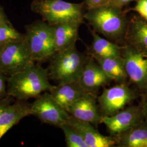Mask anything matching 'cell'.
Returning a JSON list of instances; mask_svg holds the SVG:
<instances>
[{"mask_svg": "<svg viewBox=\"0 0 147 147\" xmlns=\"http://www.w3.org/2000/svg\"><path fill=\"white\" fill-rule=\"evenodd\" d=\"M84 19L93 30L117 44H125V37L129 21L127 11L109 3L87 10Z\"/></svg>", "mask_w": 147, "mask_h": 147, "instance_id": "obj_1", "label": "cell"}, {"mask_svg": "<svg viewBox=\"0 0 147 147\" xmlns=\"http://www.w3.org/2000/svg\"><path fill=\"white\" fill-rule=\"evenodd\" d=\"M47 69L33 63L7 78V93L18 100L37 98L53 87Z\"/></svg>", "mask_w": 147, "mask_h": 147, "instance_id": "obj_2", "label": "cell"}, {"mask_svg": "<svg viewBox=\"0 0 147 147\" xmlns=\"http://www.w3.org/2000/svg\"><path fill=\"white\" fill-rule=\"evenodd\" d=\"M88 58L75 45L55 53L50 59L47 68L50 78L58 84L79 82Z\"/></svg>", "mask_w": 147, "mask_h": 147, "instance_id": "obj_3", "label": "cell"}, {"mask_svg": "<svg viewBox=\"0 0 147 147\" xmlns=\"http://www.w3.org/2000/svg\"><path fill=\"white\" fill-rule=\"evenodd\" d=\"M31 8L51 25L68 22L83 23L86 9L83 2L73 3L63 0H34Z\"/></svg>", "mask_w": 147, "mask_h": 147, "instance_id": "obj_4", "label": "cell"}, {"mask_svg": "<svg viewBox=\"0 0 147 147\" xmlns=\"http://www.w3.org/2000/svg\"><path fill=\"white\" fill-rule=\"evenodd\" d=\"M25 30V40L35 62L50 59L56 53L53 25L38 20L26 26Z\"/></svg>", "mask_w": 147, "mask_h": 147, "instance_id": "obj_5", "label": "cell"}, {"mask_svg": "<svg viewBox=\"0 0 147 147\" xmlns=\"http://www.w3.org/2000/svg\"><path fill=\"white\" fill-rule=\"evenodd\" d=\"M34 63L25 37L21 41L3 45L0 51V71L7 77L20 72Z\"/></svg>", "mask_w": 147, "mask_h": 147, "instance_id": "obj_6", "label": "cell"}, {"mask_svg": "<svg viewBox=\"0 0 147 147\" xmlns=\"http://www.w3.org/2000/svg\"><path fill=\"white\" fill-rule=\"evenodd\" d=\"M138 94L136 90L130 88L126 82L118 84L104 89L98 97V102L102 116L115 115L125 108L126 105L136 99Z\"/></svg>", "mask_w": 147, "mask_h": 147, "instance_id": "obj_7", "label": "cell"}, {"mask_svg": "<svg viewBox=\"0 0 147 147\" xmlns=\"http://www.w3.org/2000/svg\"><path fill=\"white\" fill-rule=\"evenodd\" d=\"M31 112L43 123L58 127L67 123L70 117L49 92H44L31 104Z\"/></svg>", "mask_w": 147, "mask_h": 147, "instance_id": "obj_8", "label": "cell"}, {"mask_svg": "<svg viewBox=\"0 0 147 147\" xmlns=\"http://www.w3.org/2000/svg\"><path fill=\"white\" fill-rule=\"evenodd\" d=\"M121 56L128 80L137 90L147 88V57L129 44L122 46Z\"/></svg>", "mask_w": 147, "mask_h": 147, "instance_id": "obj_9", "label": "cell"}, {"mask_svg": "<svg viewBox=\"0 0 147 147\" xmlns=\"http://www.w3.org/2000/svg\"><path fill=\"white\" fill-rule=\"evenodd\" d=\"M144 121L140 105L131 106L114 115L102 116L101 123L105 125L111 136L117 137Z\"/></svg>", "mask_w": 147, "mask_h": 147, "instance_id": "obj_10", "label": "cell"}, {"mask_svg": "<svg viewBox=\"0 0 147 147\" xmlns=\"http://www.w3.org/2000/svg\"><path fill=\"white\" fill-rule=\"evenodd\" d=\"M66 111L74 118L94 126L101 123L102 116L99 107L98 96L94 93L86 92Z\"/></svg>", "mask_w": 147, "mask_h": 147, "instance_id": "obj_11", "label": "cell"}, {"mask_svg": "<svg viewBox=\"0 0 147 147\" xmlns=\"http://www.w3.org/2000/svg\"><path fill=\"white\" fill-rule=\"evenodd\" d=\"M82 137L88 147H111L117 144L116 137L100 134L93 124L70 116L67 122Z\"/></svg>", "mask_w": 147, "mask_h": 147, "instance_id": "obj_12", "label": "cell"}, {"mask_svg": "<svg viewBox=\"0 0 147 147\" xmlns=\"http://www.w3.org/2000/svg\"><path fill=\"white\" fill-rule=\"evenodd\" d=\"M111 81L112 80L90 56L84 65L79 82L86 92L94 93Z\"/></svg>", "mask_w": 147, "mask_h": 147, "instance_id": "obj_13", "label": "cell"}, {"mask_svg": "<svg viewBox=\"0 0 147 147\" xmlns=\"http://www.w3.org/2000/svg\"><path fill=\"white\" fill-rule=\"evenodd\" d=\"M31 115V104L18 100L8 105L0 115V140L11 128L27 116Z\"/></svg>", "mask_w": 147, "mask_h": 147, "instance_id": "obj_14", "label": "cell"}, {"mask_svg": "<svg viewBox=\"0 0 147 147\" xmlns=\"http://www.w3.org/2000/svg\"><path fill=\"white\" fill-rule=\"evenodd\" d=\"M125 41L147 57V20L137 15L130 18Z\"/></svg>", "mask_w": 147, "mask_h": 147, "instance_id": "obj_15", "label": "cell"}, {"mask_svg": "<svg viewBox=\"0 0 147 147\" xmlns=\"http://www.w3.org/2000/svg\"><path fill=\"white\" fill-rule=\"evenodd\" d=\"M81 24L68 22L53 25L56 53L75 45L79 38V27Z\"/></svg>", "mask_w": 147, "mask_h": 147, "instance_id": "obj_16", "label": "cell"}, {"mask_svg": "<svg viewBox=\"0 0 147 147\" xmlns=\"http://www.w3.org/2000/svg\"><path fill=\"white\" fill-rule=\"evenodd\" d=\"M49 92L53 98L65 110L86 93L79 82L53 85Z\"/></svg>", "mask_w": 147, "mask_h": 147, "instance_id": "obj_17", "label": "cell"}, {"mask_svg": "<svg viewBox=\"0 0 147 147\" xmlns=\"http://www.w3.org/2000/svg\"><path fill=\"white\" fill-rule=\"evenodd\" d=\"M120 147H147V123L143 121L116 137Z\"/></svg>", "mask_w": 147, "mask_h": 147, "instance_id": "obj_18", "label": "cell"}, {"mask_svg": "<svg viewBox=\"0 0 147 147\" xmlns=\"http://www.w3.org/2000/svg\"><path fill=\"white\" fill-rule=\"evenodd\" d=\"M92 42L90 47V55L102 58L121 57L122 46L107 39L103 38L97 32L90 30Z\"/></svg>", "mask_w": 147, "mask_h": 147, "instance_id": "obj_19", "label": "cell"}, {"mask_svg": "<svg viewBox=\"0 0 147 147\" xmlns=\"http://www.w3.org/2000/svg\"><path fill=\"white\" fill-rule=\"evenodd\" d=\"M91 56L112 80L115 81L118 84L126 82L128 78L121 56L110 58Z\"/></svg>", "mask_w": 147, "mask_h": 147, "instance_id": "obj_20", "label": "cell"}, {"mask_svg": "<svg viewBox=\"0 0 147 147\" xmlns=\"http://www.w3.org/2000/svg\"><path fill=\"white\" fill-rule=\"evenodd\" d=\"M25 37V34L17 31L9 20L0 26V44L2 45L21 41Z\"/></svg>", "mask_w": 147, "mask_h": 147, "instance_id": "obj_21", "label": "cell"}, {"mask_svg": "<svg viewBox=\"0 0 147 147\" xmlns=\"http://www.w3.org/2000/svg\"><path fill=\"white\" fill-rule=\"evenodd\" d=\"M63 131L67 147H88L84 138L73 127L68 123L59 127Z\"/></svg>", "mask_w": 147, "mask_h": 147, "instance_id": "obj_22", "label": "cell"}, {"mask_svg": "<svg viewBox=\"0 0 147 147\" xmlns=\"http://www.w3.org/2000/svg\"><path fill=\"white\" fill-rule=\"evenodd\" d=\"M136 5L131 9H127V12L134 11H136L142 18L147 21V0H137Z\"/></svg>", "mask_w": 147, "mask_h": 147, "instance_id": "obj_23", "label": "cell"}, {"mask_svg": "<svg viewBox=\"0 0 147 147\" xmlns=\"http://www.w3.org/2000/svg\"><path fill=\"white\" fill-rule=\"evenodd\" d=\"M111 0H84L83 2L86 10L106 5L110 2Z\"/></svg>", "mask_w": 147, "mask_h": 147, "instance_id": "obj_24", "label": "cell"}, {"mask_svg": "<svg viewBox=\"0 0 147 147\" xmlns=\"http://www.w3.org/2000/svg\"><path fill=\"white\" fill-rule=\"evenodd\" d=\"M142 93L141 100L139 105L142 109L144 121L147 123V88L142 91Z\"/></svg>", "mask_w": 147, "mask_h": 147, "instance_id": "obj_25", "label": "cell"}, {"mask_svg": "<svg viewBox=\"0 0 147 147\" xmlns=\"http://www.w3.org/2000/svg\"><path fill=\"white\" fill-rule=\"evenodd\" d=\"M7 77L0 71V98L7 95Z\"/></svg>", "mask_w": 147, "mask_h": 147, "instance_id": "obj_26", "label": "cell"}, {"mask_svg": "<svg viewBox=\"0 0 147 147\" xmlns=\"http://www.w3.org/2000/svg\"><path fill=\"white\" fill-rule=\"evenodd\" d=\"M14 98L8 95L5 97L0 98V115L5 108L14 102Z\"/></svg>", "mask_w": 147, "mask_h": 147, "instance_id": "obj_27", "label": "cell"}, {"mask_svg": "<svg viewBox=\"0 0 147 147\" xmlns=\"http://www.w3.org/2000/svg\"><path fill=\"white\" fill-rule=\"evenodd\" d=\"M137 1V0H111L109 3L117 7L123 8L124 7L128 5L130 2Z\"/></svg>", "mask_w": 147, "mask_h": 147, "instance_id": "obj_28", "label": "cell"}, {"mask_svg": "<svg viewBox=\"0 0 147 147\" xmlns=\"http://www.w3.org/2000/svg\"><path fill=\"white\" fill-rule=\"evenodd\" d=\"M8 21L3 8L0 6V26Z\"/></svg>", "mask_w": 147, "mask_h": 147, "instance_id": "obj_29", "label": "cell"}, {"mask_svg": "<svg viewBox=\"0 0 147 147\" xmlns=\"http://www.w3.org/2000/svg\"><path fill=\"white\" fill-rule=\"evenodd\" d=\"M2 46H3V45H2L0 44V51H1V48L2 47Z\"/></svg>", "mask_w": 147, "mask_h": 147, "instance_id": "obj_30", "label": "cell"}]
</instances>
